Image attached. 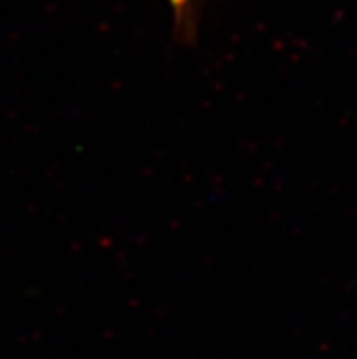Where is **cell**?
Listing matches in <instances>:
<instances>
[{
    "instance_id": "6da1fadb",
    "label": "cell",
    "mask_w": 357,
    "mask_h": 359,
    "mask_svg": "<svg viewBox=\"0 0 357 359\" xmlns=\"http://www.w3.org/2000/svg\"><path fill=\"white\" fill-rule=\"evenodd\" d=\"M191 2H194V0H170V4H172L173 8V13H175L177 17V22L181 24V27L182 24H184V18L190 15Z\"/></svg>"
}]
</instances>
